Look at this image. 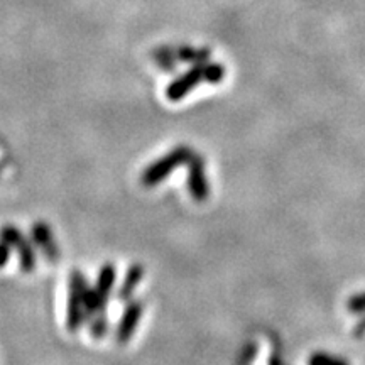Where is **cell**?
Instances as JSON below:
<instances>
[{
    "label": "cell",
    "instance_id": "5b68a950",
    "mask_svg": "<svg viewBox=\"0 0 365 365\" xmlns=\"http://www.w3.org/2000/svg\"><path fill=\"white\" fill-rule=\"evenodd\" d=\"M308 365H350V364L341 357H335V355H330L325 352H317L309 357Z\"/></svg>",
    "mask_w": 365,
    "mask_h": 365
},
{
    "label": "cell",
    "instance_id": "ba28073f",
    "mask_svg": "<svg viewBox=\"0 0 365 365\" xmlns=\"http://www.w3.org/2000/svg\"><path fill=\"white\" fill-rule=\"evenodd\" d=\"M7 259H9V249L4 244H0V266H4V264L7 262Z\"/></svg>",
    "mask_w": 365,
    "mask_h": 365
},
{
    "label": "cell",
    "instance_id": "277c9868",
    "mask_svg": "<svg viewBox=\"0 0 365 365\" xmlns=\"http://www.w3.org/2000/svg\"><path fill=\"white\" fill-rule=\"evenodd\" d=\"M190 188H191V193H193L196 200L207 198L208 185H207V180H205V173L202 170V163H200V161H196V168L193 171H191Z\"/></svg>",
    "mask_w": 365,
    "mask_h": 365
},
{
    "label": "cell",
    "instance_id": "6da1fadb",
    "mask_svg": "<svg viewBox=\"0 0 365 365\" xmlns=\"http://www.w3.org/2000/svg\"><path fill=\"white\" fill-rule=\"evenodd\" d=\"M188 156H190V153L186 149L175 150V153H171L166 159L156 163L153 168H150V170L144 173V182L145 185H156V182L161 181L163 178L176 166V164H180V161H182V159L188 158Z\"/></svg>",
    "mask_w": 365,
    "mask_h": 365
},
{
    "label": "cell",
    "instance_id": "7a4b0ae2",
    "mask_svg": "<svg viewBox=\"0 0 365 365\" xmlns=\"http://www.w3.org/2000/svg\"><path fill=\"white\" fill-rule=\"evenodd\" d=\"M139 318H140V304H132V307L125 312L124 318H122L120 327H118L117 339L120 344H125V341L130 339V335L134 333Z\"/></svg>",
    "mask_w": 365,
    "mask_h": 365
},
{
    "label": "cell",
    "instance_id": "3957f363",
    "mask_svg": "<svg viewBox=\"0 0 365 365\" xmlns=\"http://www.w3.org/2000/svg\"><path fill=\"white\" fill-rule=\"evenodd\" d=\"M203 73H205V70L203 71L202 70L190 71L188 75H185L182 78L178 80L176 83H173L170 86V90H168V97H170L171 100H180L181 97H185L186 91L191 90L196 83H198Z\"/></svg>",
    "mask_w": 365,
    "mask_h": 365
},
{
    "label": "cell",
    "instance_id": "8992f818",
    "mask_svg": "<svg viewBox=\"0 0 365 365\" xmlns=\"http://www.w3.org/2000/svg\"><path fill=\"white\" fill-rule=\"evenodd\" d=\"M346 309L354 314H365V291L350 296V299L346 301Z\"/></svg>",
    "mask_w": 365,
    "mask_h": 365
},
{
    "label": "cell",
    "instance_id": "52a82bcc",
    "mask_svg": "<svg viewBox=\"0 0 365 365\" xmlns=\"http://www.w3.org/2000/svg\"><path fill=\"white\" fill-rule=\"evenodd\" d=\"M354 333H355V336H364L365 335V314H364V318L357 323V325H355Z\"/></svg>",
    "mask_w": 365,
    "mask_h": 365
}]
</instances>
